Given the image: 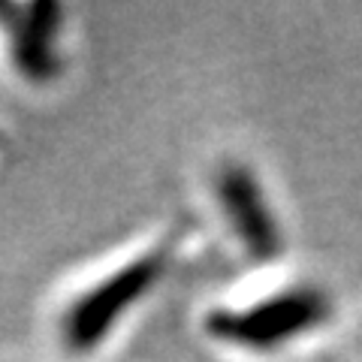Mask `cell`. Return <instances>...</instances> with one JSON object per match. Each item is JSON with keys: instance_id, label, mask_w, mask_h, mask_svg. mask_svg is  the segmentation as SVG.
Returning <instances> with one entry per match:
<instances>
[{"instance_id": "2", "label": "cell", "mask_w": 362, "mask_h": 362, "mask_svg": "<svg viewBox=\"0 0 362 362\" xmlns=\"http://www.w3.org/2000/svg\"><path fill=\"white\" fill-rule=\"evenodd\" d=\"M169 263V247H154L148 254H139L130 263H124L94 287H88L82 296H76L61 317V338L64 347L73 354H90L106 341V335L136 308L154 284L163 278Z\"/></svg>"}, {"instance_id": "1", "label": "cell", "mask_w": 362, "mask_h": 362, "mask_svg": "<svg viewBox=\"0 0 362 362\" xmlns=\"http://www.w3.org/2000/svg\"><path fill=\"white\" fill-rule=\"evenodd\" d=\"M332 317V299L320 287H287L275 296L257 299L245 308H214L206 317V332L221 344L275 354L308 335Z\"/></svg>"}, {"instance_id": "3", "label": "cell", "mask_w": 362, "mask_h": 362, "mask_svg": "<svg viewBox=\"0 0 362 362\" xmlns=\"http://www.w3.org/2000/svg\"><path fill=\"white\" fill-rule=\"evenodd\" d=\"M214 197L226 214V223L233 226L235 239L245 245L247 254L259 263L281 257L284 230H281L278 214L272 209L259 178L251 173V166L226 160L214 175Z\"/></svg>"}, {"instance_id": "4", "label": "cell", "mask_w": 362, "mask_h": 362, "mask_svg": "<svg viewBox=\"0 0 362 362\" xmlns=\"http://www.w3.org/2000/svg\"><path fill=\"white\" fill-rule=\"evenodd\" d=\"M0 25L9 40V58L21 78L33 85H49L61 73V28L64 6L58 0L13 4L0 0Z\"/></svg>"}]
</instances>
